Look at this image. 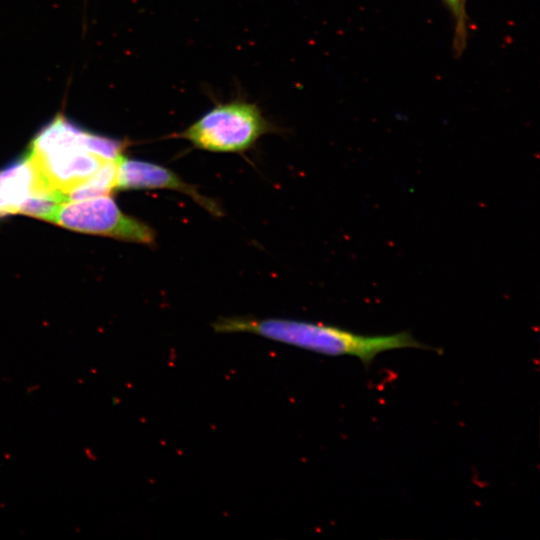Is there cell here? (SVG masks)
I'll list each match as a JSON object with an SVG mask.
<instances>
[{"label":"cell","instance_id":"obj_1","mask_svg":"<svg viewBox=\"0 0 540 540\" xmlns=\"http://www.w3.org/2000/svg\"><path fill=\"white\" fill-rule=\"evenodd\" d=\"M212 327L217 333H250L323 355H350L359 358L364 365L385 351L429 349L408 332L365 336L333 325L294 319L219 317Z\"/></svg>","mask_w":540,"mask_h":540},{"label":"cell","instance_id":"obj_2","mask_svg":"<svg viewBox=\"0 0 540 540\" xmlns=\"http://www.w3.org/2000/svg\"><path fill=\"white\" fill-rule=\"evenodd\" d=\"M125 143L87 132L64 116H56L30 143L27 154L49 184L67 195L110 160L123 156Z\"/></svg>","mask_w":540,"mask_h":540},{"label":"cell","instance_id":"obj_3","mask_svg":"<svg viewBox=\"0 0 540 540\" xmlns=\"http://www.w3.org/2000/svg\"><path fill=\"white\" fill-rule=\"evenodd\" d=\"M277 131L253 102L235 98L219 102L183 131L173 135L197 149L243 153L265 134Z\"/></svg>","mask_w":540,"mask_h":540},{"label":"cell","instance_id":"obj_4","mask_svg":"<svg viewBox=\"0 0 540 540\" xmlns=\"http://www.w3.org/2000/svg\"><path fill=\"white\" fill-rule=\"evenodd\" d=\"M51 222L78 232L145 245L154 244L156 236L148 224L123 213L109 194L65 201Z\"/></svg>","mask_w":540,"mask_h":540},{"label":"cell","instance_id":"obj_5","mask_svg":"<svg viewBox=\"0 0 540 540\" xmlns=\"http://www.w3.org/2000/svg\"><path fill=\"white\" fill-rule=\"evenodd\" d=\"M116 188L178 191L189 196L212 215H223L217 202L202 195L196 187L186 183L172 170L155 163L122 156L118 162Z\"/></svg>","mask_w":540,"mask_h":540},{"label":"cell","instance_id":"obj_6","mask_svg":"<svg viewBox=\"0 0 540 540\" xmlns=\"http://www.w3.org/2000/svg\"><path fill=\"white\" fill-rule=\"evenodd\" d=\"M41 191H57L44 180L30 156L0 170V217L20 213L30 196Z\"/></svg>","mask_w":540,"mask_h":540},{"label":"cell","instance_id":"obj_7","mask_svg":"<svg viewBox=\"0 0 540 540\" xmlns=\"http://www.w3.org/2000/svg\"><path fill=\"white\" fill-rule=\"evenodd\" d=\"M119 159L106 161L90 179L67 193V201L110 194L116 189Z\"/></svg>","mask_w":540,"mask_h":540}]
</instances>
